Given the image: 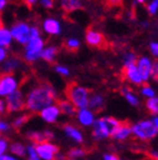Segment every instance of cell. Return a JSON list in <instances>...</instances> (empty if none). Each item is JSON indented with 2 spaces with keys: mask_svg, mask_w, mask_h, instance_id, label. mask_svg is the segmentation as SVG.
<instances>
[{
  "mask_svg": "<svg viewBox=\"0 0 158 160\" xmlns=\"http://www.w3.org/2000/svg\"><path fill=\"white\" fill-rule=\"evenodd\" d=\"M57 100V91L48 83L35 86L26 95V108L29 112H41L49 106L54 105Z\"/></svg>",
  "mask_w": 158,
  "mask_h": 160,
  "instance_id": "6da1fadb",
  "label": "cell"
},
{
  "mask_svg": "<svg viewBox=\"0 0 158 160\" xmlns=\"http://www.w3.org/2000/svg\"><path fill=\"white\" fill-rule=\"evenodd\" d=\"M65 95L67 97V100L77 109L80 110L89 108L91 92L87 88L77 85V83H71V85L67 86V90H65Z\"/></svg>",
  "mask_w": 158,
  "mask_h": 160,
  "instance_id": "7a4b0ae2",
  "label": "cell"
},
{
  "mask_svg": "<svg viewBox=\"0 0 158 160\" xmlns=\"http://www.w3.org/2000/svg\"><path fill=\"white\" fill-rule=\"evenodd\" d=\"M118 120L113 117H104L95 120L93 123V137L96 140L105 139L114 133L116 128L121 125Z\"/></svg>",
  "mask_w": 158,
  "mask_h": 160,
  "instance_id": "3957f363",
  "label": "cell"
},
{
  "mask_svg": "<svg viewBox=\"0 0 158 160\" xmlns=\"http://www.w3.org/2000/svg\"><path fill=\"white\" fill-rule=\"evenodd\" d=\"M45 42L42 37L31 38L23 48V60L26 62L33 63L41 59V52L44 49Z\"/></svg>",
  "mask_w": 158,
  "mask_h": 160,
  "instance_id": "277c9868",
  "label": "cell"
},
{
  "mask_svg": "<svg viewBox=\"0 0 158 160\" xmlns=\"http://www.w3.org/2000/svg\"><path fill=\"white\" fill-rule=\"evenodd\" d=\"M158 131L153 120H142L132 126V135L142 141H149L157 136Z\"/></svg>",
  "mask_w": 158,
  "mask_h": 160,
  "instance_id": "5b68a950",
  "label": "cell"
},
{
  "mask_svg": "<svg viewBox=\"0 0 158 160\" xmlns=\"http://www.w3.org/2000/svg\"><path fill=\"white\" fill-rule=\"evenodd\" d=\"M19 78L15 73H3L0 76V98H7L19 89Z\"/></svg>",
  "mask_w": 158,
  "mask_h": 160,
  "instance_id": "8992f818",
  "label": "cell"
},
{
  "mask_svg": "<svg viewBox=\"0 0 158 160\" xmlns=\"http://www.w3.org/2000/svg\"><path fill=\"white\" fill-rule=\"evenodd\" d=\"M13 41L25 47L30 40V25L25 21H18L10 27Z\"/></svg>",
  "mask_w": 158,
  "mask_h": 160,
  "instance_id": "52a82bcc",
  "label": "cell"
},
{
  "mask_svg": "<svg viewBox=\"0 0 158 160\" xmlns=\"http://www.w3.org/2000/svg\"><path fill=\"white\" fill-rule=\"evenodd\" d=\"M8 112H18L26 108V96L21 89L16 90L15 92L9 95L6 98Z\"/></svg>",
  "mask_w": 158,
  "mask_h": 160,
  "instance_id": "ba28073f",
  "label": "cell"
},
{
  "mask_svg": "<svg viewBox=\"0 0 158 160\" xmlns=\"http://www.w3.org/2000/svg\"><path fill=\"white\" fill-rule=\"evenodd\" d=\"M38 157L43 160H54L55 156L59 153V147L50 142H42L35 145Z\"/></svg>",
  "mask_w": 158,
  "mask_h": 160,
  "instance_id": "9c48e42d",
  "label": "cell"
},
{
  "mask_svg": "<svg viewBox=\"0 0 158 160\" xmlns=\"http://www.w3.org/2000/svg\"><path fill=\"white\" fill-rule=\"evenodd\" d=\"M153 63L154 61L147 56H142L137 59V69H138L139 73H141L142 78H143L144 82L149 81L151 78V71H153Z\"/></svg>",
  "mask_w": 158,
  "mask_h": 160,
  "instance_id": "30bf717a",
  "label": "cell"
},
{
  "mask_svg": "<svg viewBox=\"0 0 158 160\" xmlns=\"http://www.w3.org/2000/svg\"><path fill=\"white\" fill-rule=\"evenodd\" d=\"M0 66L3 73H15L16 71H19L23 68V61L17 56H9Z\"/></svg>",
  "mask_w": 158,
  "mask_h": 160,
  "instance_id": "8fae6325",
  "label": "cell"
},
{
  "mask_svg": "<svg viewBox=\"0 0 158 160\" xmlns=\"http://www.w3.org/2000/svg\"><path fill=\"white\" fill-rule=\"evenodd\" d=\"M42 30L47 35L60 36L62 33V25L57 18L49 17L42 21Z\"/></svg>",
  "mask_w": 158,
  "mask_h": 160,
  "instance_id": "7c38bea8",
  "label": "cell"
},
{
  "mask_svg": "<svg viewBox=\"0 0 158 160\" xmlns=\"http://www.w3.org/2000/svg\"><path fill=\"white\" fill-rule=\"evenodd\" d=\"M124 77H125V79L127 80L128 82L133 83V85H135V86H143V83H144L143 78H142V76H141V73H139L136 65L124 67Z\"/></svg>",
  "mask_w": 158,
  "mask_h": 160,
  "instance_id": "4fadbf2b",
  "label": "cell"
},
{
  "mask_svg": "<svg viewBox=\"0 0 158 160\" xmlns=\"http://www.w3.org/2000/svg\"><path fill=\"white\" fill-rule=\"evenodd\" d=\"M60 115H61V111H60L58 105L49 106V107H47L45 109H43L41 112H40L41 118L48 123L57 122V120L59 119Z\"/></svg>",
  "mask_w": 158,
  "mask_h": 160,
  "instance_id": "5bb4252c",
  "label": "cell"
},
{
  "mask_svg": "<svg viewBox=\"0 0 158 160\" xmlns=\"http://www.w3.org/2000/svg\"><path fill=\"white\" fill-rule=\"evenodd\" d=\"M85 41L92 47H102L105 45V39L102 32L95 29H89L85 35Z\"/></svg>",
  "mask_w": 158,
  "mask_h": 160,
  "instance_id": "9a60e30c",
  "label": "cell"
},
{
  "mask_svg": "<svg viewBox=\"0 0 158 160\" xmlns=\"http://www.w3.org/2000/svg\"><path fill=\"white\" fill-rule=\"evenodd\" d=\"M104 106H105V99H104L103 95L99 92L91 93L89 101V109H91L93 112H100L101 110L104 109Z\"/></svg>",
  "mask_w": 158,
  "mask_h": 160,
  "instance_id": "2e32d148",
  "label": "cell"
},
{
  "mask_svg": "<svg viewBox=\"0 0 158 160\" xmlns=\"http://www.w3.org/2000/svg\"><path fill=\"white\" fill-rule=\"evenodd\" d=\"M77 120L79 122L81 123L84 127H89V126H93L94 121V112L89 108H85V109H80L77 111Z\"/></svg>",
  "mask_w": 158,
  "mask_h": 160,
  "instance_id": "e0dca14e",
  "label": "cell"
},
{
  "mask_svg": "<svg viewBox=\"0 0 158 160\" xmlns=\"http://www.w3.org/2000/svg\"><path fill=\"white\" fill-rule=\"evenodd\" d=\"M28 137L32 140L35 145L42 142H48L49 140H51L53 138V133L49 130H44V131H31L29 132Z\"/></svg>",
  "mask_w": 158,
  "mask_h": 160,
  "instance_id": "ac0fdd59",
  "label": "cell"
},
{
  "mask_svg": "<svg viewBox=\"0 0 158 160\" xmlns=\"http://www.w3.org/2000/svg\"><path fill=\"white\" fill-rule=\"evenodd\" d=\"M60 7L65 12L71 13L81 9L83 7V3H82V0H60Z\"/></svg>",
  "mask_w": 158,
  "mask_h": 160,
  "instance_id": "d6986e66",
  "label": "cell"
},
{
  "mask_svg": "<svg viewBox=\"0 0 158 160\" xmlns=\"http://www.w3.org/2000/svg\"><path fill=\"white\" fill-rule=\"evenodd\" d=\"M131 135H132L131 126H128L127 123H121V125L116 128V130L114 131L112 137H113L114 139L118 140V141H122V140H126Z\"/></svg>",
  "mask_w": 158,
  "mask_h": 160,
  "instance_id": "ffe728a7",
  "label": "cell"
},
{
  "mask_svg": "<svg viewBox=\"0 0 158 160\" xmlns=\"http://www.w3.org/2000/svg\"><path fill=\"white\" fill-rule=\"evenodd\" d=\"M58 53H59V48L57 46H45L41 52V59H43L47 62H53L57 59Z\"/></svg>",
  "mask_w": 158,
  "mask_h": 160,
  "instance_id": "44dd1931",
  "label": "cell"
},
{
  "mask_svg": "<svg viewBox=\"0 0 158 160\" xmlns=\"http://www.w3.org/2000/svg\"><path fill=\"white\" fill-rule=\"evenodd\" d=\"M63 130H64L65 135L69 138H71L72 140H74L75 142H77V143L83 142V135H82L81 131H80L77 128H75L74 126L65 125L64 127H63Z\"/></svg>",
  "mask_w": 158,
  "mask_h": 160,
  "instance_id": "7402d4cb",
  "label": "cell"
},
{
  "mask_svg": "<svg viewBox=\"0 0 158 160\" xmlns=\"http://www.w3.org/2000/svg\"><path fill=\"white\" fill-rule=\"evenodd\" d=\"M13 38L12 35L10 32V29L6 27H2L0 29V47L2 48H9L10 46L12 45Z\"/></svg>",
  "mask_w": 158,
  "mask_h": 160,
  "instance_id": "603a6c76",
  "label": "cell"
},
{
  "mask_svg": "<svg viewBox=\"0 0 158 160\" xmlns=\"http://www.w3.org/2000/svg\"><path fill=\"white\" fill-rule=\"evenodd\" d=\"M58 107H59L61 113H63L65 116H71L72 117V116L77 113V108L72 105L69 100H60L59 102H58Z\"/></svg>",
  "mask_w": 158,
  "mask_h": 160,
  "instance_id": "cb8c5ba5",
  "label": "cell"
},
{
  "mask_svg": "<svg viewBox=\"0 0 158 160\" xmlns=\"http://www.w3.org/2000/svg\"><path fill=\"white\" fill-rule=\"evenodd\" d=\"M121 93L125 97L126 101L129 103L131 106H134V107H137L139 105V99L138 97L135 95V93L129 89L128 87H123L121 89Z\"/></svg>",
  "mask_w": 158,
  "mask_h": 160,
  "instance_id": "d4e9b609",
  "label": "cell"
},
{
  "mask_svg": "<svg viewBox=\"0 0 158 160\" xmlns=\"http://www.w3.org/2000/svg\"><path fill=\"white\" fill-rule=\"evenodd\" d=\"M10 151L17 157H25L27 153V148L21 142H13L10 146Z\"/></svg>",
  "mask_w": 158,
  "mask_h": 160,
  "instance_id": "484cf974",
  "label": "cell"
},
{
  "mask_svg": "<svg viewBox=\"0 0 158 160\" xmlns=\"http://www.w3.org/2000/svg\"><path fill=\"white\" fill-rule=\"evenodd\" d=\"M137 59H138V57L136 56V53L132 52V51H126V52H124L123 57H122L123 66L124 67H127V66L136 65Z\"/></svg>",
  "mask_w": 158,
  "mask_h": 160,
  "instance_id": "4316f807",
  "label": "cell"
},
{
  "mask_svg": "<svg viewBox=\"0 0 158 160\" xmlns=\"http://www.w3.org/2000/svg\"><path fill=\"white\" fill-rule=\"evenodd\" d=\"M146 108L148 110L149 112L154 116L158 115V97H154V98H149V99L146 100Z\"/></svg>",
  "mask_w": 158,
  "mask_h": 160,
  "instance_id": "83f0119b",
  "label": "cell"
},
{
  "mask_svg": "<svg viewBox=\"0 0 158 160\" xmlns=\"http://www.w3.org/2000/svg\"><path fill=\"white\" fill-rule=\"evenodd\" d=\"M86 155V151L82 148H73L69 151L67 153V157L70 158V160H77L79 158H82Z\"/></svg>",
  "mask_w": 158,
  "mask_h": 160,
  "instance_id": "f1b7e54d",
  "label": "cell"
},
{
  "mask_svg": "<svg viewBox=\"0 0 158 160\" xmlns=\"http://www.w3.org/2000/svg\"><path fill=\"white\" fill-rule=\"evenodd\" d=\"M81 46V42H80V40L77 39L74 37H71L65 41V47L67 48L69 50L71 51H74V50H77Z\"/></svg>",
  "mask_w": 158,
  "mask_h": 160,
  "instance_id": "f546056e",
  "label": "cell"
},
{
  "mask_svg": "<svg viewBox=\"0 0 158 160\" xmlns=\"http://www.w3.org/2000/svg\"><path fill=\"white\" fill-rule=\"evenodd\" d=\"M141 93L144 96V97L147 98V99H149V98L156 97V92H155V90H154V88L151 87V86H148V85L142 86Z\"/></svg>",
  "mask_w": 158,
  "mask_h": 160,
  "instance_id": "4dcf8cb0",
  "label": "cell"
},
{
  "mask_svg": "<svg viewBox=\"0 0 158 160\" xmlns=\"http://www.w3.org/2000/svg\"><path fill=\"white\" fill-rule=\"evenodd\" d=\"M28 120H29V116H26V115L19 116V117H17L15 120H13L12 127L15 128V129H20L25 123H27Z\"/></svg>",
  "mask_w": 158,
  "mask_h": 160,
  "instance_id": "1f68e13d",
  "label": "cell"
},
{
  "mask_svg": "<svg viewBox=\"0 0 158 160\" xmlns=\"http://www.w3.org/2000/svg\"><path fill=\"white\" fill-rule=\"evenodd\" d=\"M147 11L151 16H155L158 12V0H151L147 3Z\"/></svg>",
  "mask_w": 158,
  "mask_h": 160,
  "instance_id": "d6a6232c",
  "label": "cell"
},
{
  "mask_svg": "<svg viewBox=\"0 0 158 160\" xmlns=\"http://www.w3.org/2000/svg\"><path fill=\"white\" fill-rule=\"evenodd\" d=\"M55 72L59 73L60 76H63V77H69L70 76V70L69 68H67L65 66H62V65H57L54 67Z\"/></svg>",
  "mask_w": 158,
  "mask_h": 160,
  "instance_id": "836d02e7",
  "label": "cell"
},
{
  "mask_svg": "<svg viewBox=\"0 0 158 160\" xmlns=\"http://www.w3.org/2000/svg\"><path fill=\"white\" fill-rule=\"evenodd\" d=\"M41 37V29L38 26H30V39Z\"/></svg>",
  "mask_w": 158,
  "mask_h": 160,
  "instance_id": "e575fe53",
  "label": "cell"
},
{
  "mask_svg": "<svg viewBox=\"0 0 158 160\" xmlns=\"http://www.w3.org/2000/svg\"><path fill=\"white\" fill-rule=\"evenodd\" d=\"M8 149V141L5 138H0V156L6 155V151Z\"/></svg>",
  "mask_w": 158,
  "mask_h": 160,
  "instance_id": "d590c367",
  "label": "cell"
},
{
  "mask_svg": "<svg viewBox=\"0 0 158 160\" xmlns=\"http://www.w3.org/2000/svg\"><path fill=\"white\" fill-rule=\"evenodd\" d=\"M39 3L41 7L45 8V9H52L54 7V1L53 0H39Z\"/></svg>",
  "mask_w": 158,
  "mask_h": 160,
  "instance_id": "8d00e7d4",
  "label": "cell"
},
{
  "mask_svg": "<svg viewBox=\"0 0 158 160\" xmlns=\"http://www.w3.org/2000/svg\"><path fill=\"white\" fill-rule=\"evenodd\" d=\"M149 50L154 57H158V41H151L149 43Z\"/></svg>",
  "mask_w": 158,
  "mask_h": 160,
  "instance_id": "74e56055",
  "label": "cell"
},
{
  "mask_svg": "<svg viewBox=\"0 0 158 160\" xmlns=\"http://www.w3.org/2000/svg\"><path fill=\"white\" fill-rule=\"evenodd\" d=\"M151 78L158 82V61H154L153 71H151Z\"/></svg>",
  "mask_w": 158,
  "mask_h": 160,
  "instance_id": "f35d334b",
  "label": "cell"
},
{
  "mask_svg": "<svg viewBox=\"0 0 158 160\" xmlns=\"http://www.w3.org/2000/svg\"><path fill=\"white\" fill-rule=\"evenodd\" d=\"M8 58V50L6 48L0 47V65H2L3 61Z\"/></svg>",
  "mask_w": 158,
  "mask_h": 160,
  "instance_id": "ab89813d",
  "label": "cell"
},
{
  "mask_svg": "<svg viewBox=\"0 0 158 160\" xmlns=\"http://www.w3.org/2000/svg\"><path fill=\"white\" fill-rule=\"evenodd\" d=\"M10 129V125L7 123L6 121H2V120H0V132H6L8 130Z\"/></svg>",
  "mask_w": 158,
  "mask_h": 160,
  "instance_id": "60d3db41",
  "label": "cell"
},
{
  "mask_svg": "<svg viewBox=\"0 0 158 160\" xmlns=\"http://www.w3.org/2000/svg\"><path fill=\"white\" fill-rule=\"evenodd\" d=\"M7 111V105H6V100L0 98V113H3Z\"/></svg>",
  "mask_w": 158,
  "mask_h": 160,
  "instance_id": "b9f144b4",
  "label": "cell"
},
{
  "mask_svg": "<svg viewBox=\"0 0 158 160\" xmlns=\"http://www.w3.org/2000/svg\"><path fill=\"white\" fill-rule=\"evenodd\" d=\"M104 160H119V159L117 156L107 153V155H104Z\"/></svg>",
  "mask_w": 158,
  "mask_h": 160,
  "instance_id": "7bdbcfd3",
  "label": "cell"
},
{
  "mask_svg": "<svg viewBox=\"0 0 158 160\" xmlns=\"http://www.w3.org/2000/svg\"><path fill=\"white\" fill-rule=\"evenodd\" d=\"M0 160H18V159H17V158L13 157V156L2 155V156H0Z\"/></svg>",
  "mask_w": 158,
  "mask_h": 160,
  "instance_id": "ee69618b",
  "label": "cell"
},
{
  "mask_svg": "<svg viewBox=\"0 0 158 160\" xmlns=\"http://www.w3.org/2000/svg\"><path fill=\"white\" fill-rule=\"evenodd\" d=\"M149 156H151V159L158 160V151L157 150H151V152H149Z\"/></svg>",
  "mask_w": 158,
  "mask_h": 160,
  "instance_id": "f6af8a7d",
  "label": "cell"
},
{
  "mask_svg": "<svg viewBox=\"0 0 158 160\" xmlns=\"http://www.w3.org/2000/svg\"><path fill=\"white\" fill-rule=\"evenodd\" d=\"M106 1L112 6H118L122 2V0H106Z\"/></svg>",
  "mask_w": 158,
  "mask_h": 160,
  "instance_id": "bcb514c9",
  "label": "cell"
},
{
  "mask_svg": "<svg viewBox=\"0 0 158 160\" xmlns=\"http://www.w3.org/2000/svg\"><path fill=\"white\" fill-rule=\"evenodd\" d=\"M8 0H0V11H2L6 7H7Z\"/></svg>",
  "mask_w": 158,
  "mask_h": 160,
  "instance_id": "7dc6e473",
  "label": "cell"
},
{
  "mask_svg": "<svg viewBox=\"0 0 158 160\" xmlns=\"http://www.w3.org/2000/svg\"><path fill=\"white\" fill-rule=\"evenodd\" d=\"M25 2L27 3L28 6H30V7H31V6H35V3L39 2V0H25Z\"/></svg>",
  "mask_w": 158,
  "mask_h": 160,
  "instance_id": "c3c4849f",
  "label": "cell"
},
{
  "mask_svg": "<svg viewBox=\"0 0 158 160\" xmlns=\"http://www.w3.org/2000/svg\"><path fill=\"white\" fill-rule=\"evenodd\" d=\"M153 122H154V125H155L156 129H157V131H158V117L157 116H155V117L153 118Z\"/></svg>",
  "mask_w": 158,
  "mask_h": 160,
  "instance_id": "681fc988",
  "label": "cell"
},
{
  "mask_svg": "<svg viewBox=\"0 0 158 160\" xmlns=\"http://www.w3.org/2000/svg\"><path fill=\"white\" fill-rule=\"evenodd\" d=\"M141 25L143 26L144 28H147L149 26V22L148 21H143V22H141Z\"/></svg>",
  "mask_w": 158,
  "mask_h": 160,
  "instance_id": "f907efd6",
  "label": "cell"
},
{
  "mask_svg": "<svg viewBox=\"0 0 158 160\" xmlns=\"http://www.w3.org/2000/svg\"><path fill=\"white\" fill-rule=\"evenodd\" d=\"M135 1L137 3H145V2H147L148 0H135Z\"/></svg>",
  "mask_w": 158,
  "mask_h": 160,
  "instance_id": "816d5d0a",
  "label": "cell"
},
{
  "mask_svg": "<svg viewBox=\"0 0 158 160\" xmlns=\"http://www.w3.org/2000/svg\"><path fill=\"white\" fill-rule=\"evenodd\" d=\"M28 160H41V159L39 157H35V158H29Z\"/></svg>",
  "mask_w": 158,
  "mask_h": 160,
  "instance_id": "f5cc1de1",
  "label": "cell"
},
{
  "mask_svg": "<svg viewBox=\"0 0 158 160\" xmlns=\"http://www.w3.org/2000/svg\"><path fill=\"white\" fill-rule=\"evenodd\" d=\"M2 28V21H1V17H0V29Z\"/></svg>",
  "mask_w": 158,
  "mask_h": 160,
  "instance_id": "db71d44e",
  "label": "cell"
}]
</instances>
